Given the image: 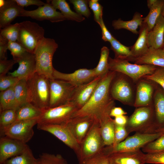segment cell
<instances>
[{"mask_svg": "<svg viewBox=\"0 0 164 164\" xmlns=\"http://www.w3.org/2000/svg\"><path fill=\"white\" fill-rule=\"evenodd\" d=\"M157 0H147V6L150 9L151 7L155 3Z\"/></svg>", "mask_w": 164, "mask_h": 164, "instance_id": "cell-55", "label": "cell"}, {"mask_svg": "<svg viewBox=\"0 0 164 164\" xmlns=\"http://www.w3.org/2000/svg\"><path fill=\"white\" fill-rule=\"evenodd\" d=\"M16 109H12L3 111L0 114V135L5 136L6 130L16 121Z\"/></svg>", "mask_w": 164, "mask_h": 164, "instance_id": "cell-33", "label": "cell"}, {"mask_svg": "<svg viewBox=\"0 0 164 164\" xmlns=\"http://www.w3.org/2000/svg\"><path fill=\"white\" fill-rule=\"evenodd\" d=\"M125 128L129 134L135 132L143 134L156 133V124L153 105L137 108L128 117Z\"/></svg>", "mask_w": 164, "mask_h": 164, "instance_id": "cell-3", "label": "cell"}, {"mask_svg": "<svg viewBox=\"0 0 164 164\" xmlns=\"http://www.w3.org/2000/svg\"><path fill=\"white\" fill-rule=\"evenodd\" d=\"M150 80L142 78L136 83L134 107L137 108L152 104L154 87Z\"/></svg>", "mask_w": 164, "mask_h": 164, "instance_id": "cell-19", "label": "cell"}, {"mask_svg": "<svg viewBox=\"0 0 164 164\" xmlns=\"http://www.w3.org/2000/svg\"><path fill=\"white\" fill-rule=\"evenodd\" d=\"M17 63L14 59L0 60V77L6 75L15 64Z\"/></svg>", "mask_w": 164, "mask_h": 164, "instance_id": "cell-49", "label": "cell"}, {"mask_svg": "<svg viewBox=\"0 0 164 164\" xmlns=\"http://www.w3.org/2000/svg\"><path fill=\"white\" fill-rule=\"evenodd\" d=\"M116 74V72L109 70L101 78L88 101L75 113L73 117L87 116L99 122L103 118L110 115L111 110L115 107L110 91Z\"/></svg>", "mask_w": 164, "mask_h": 164, "instance_id": "cell-1", "label": "cell"}, {"mask_svg": "<svg viewBox=\"0 0 164 164\" xmlns=\"http://www.w3.org/2000/svg\"><path fill=\"white\" fill-rule=\"evenodd\" d=\"M36 160L29 147L22 154L7 160L3 164H36Z\"/></svg>", "mask_w": 164, "mask_h": 164, "instance_id": "cell-36", "label": "cell"}, {"mask_svg": "<svg viewBox=\"0 0 164 164\" xmlns=\"http://www.w3.org/2000/svg\"><path fill=\"white\" fill-rule=\"evenodd\" d=\"M161 15L163 17H164V4L162 7Z\"/></svg>", "mask_w": 164, "mask_h": 164, "instance_id": "cell-57", "label": "cell"}, {"mask_svg": "<svg viewBox=\"0 0 164 164\" xmlns=\"http://www.w3.org/2000/svg\"><path fill=\"white\" fill-rule=\"evenodd\" d=\"M153 96L155 119L159 129L164 126V94L157 91Z\"/></svg>", "mask_w": 164, "mask_h": 164, "instance_id": "cell-30", "label": "cell"}, {"mask_svg": "<svg viewBox=\"0 0 164 164\" xmlns=\"http://www.w3.org/2000/svg\"><path fill=\"white\" fill-rule=\"evenodd\" d=\"M20 6L24 8L31 5H36L40 7L44 5V3L40 0H14Z\"/></svg>", "mask_w": 164, "mask_h": 164, "instance_id": "cell-52", "label": "cell"}, {"mask_svg": "<svg viewBox=\"0 0 164 164\" xmlns=\"http://www.w3.org/2000/svg\"><path fill=\"white\" fill-rule=\"evenodd\" d=\"M156 132H160L162 134L164 133V126L161 128L158 129L156 131Z\"/></svg>", "mask_w": 164, "mask_h": 164, "instance_id": "cell-56", "label": "cell"}, {"mask_svg": "<svg viewBox=\"0 0 164 164\" xmlns=\"http://www.w3.org/2000/svg\"><path fill=\"white\" fill-rule=\"evenodd\" d=\"M105 146L101 134L99 122L95 120L80 144V152L77 156L79 163L102 152Z\"/></svg>", "mask_w": 164, "mask_h": 164, "instance_id": "cell-6", "label": "cell"}, {"mask_svg": "<svg viewBox=\"0 0 164 164\" xmlns=\"http://www.w3.org/2000/svg\"><path fill=\"white\" fill-rule=\"evenodd\" d=\"M111 164H144L145 154L140 149L111 153L108 154Z\"/></svg>", "mask_w": 164, "mask_h": 164, "instance_id": "cell-21", "label": "cell"}, {"mask_svg": "<svg viewBox=\"0 0 164 164\" xmlns=\"http://www.w3.org/2000/svg\"><path fill=\"white\" fill-rule=\"evenodd\" d=\"M132 61L137 64H148L164 68V55L161 48L150 47L145 53L134 59Z\"/></svg>", "mask_w": 164, "mask_h": 164, "instance_id": "cell-23", "label": "cell"}, {"mask_svg": "<svg viewBox=\"0 0 164 164\" xmlns=\"http://www.w3.org/2000/svg\"><path fill=\"white\" fill-rule=\"evenodd\" d=\"M45 30L36 22L26 21L20 23L17 42L27 51L33 53L39 41L44 37Z\"/></svg>", "mask_w": 164, "mask_h": 164, "instance_id": "cell-8", "label": "cell"}, {"mask_svg": "<svg viewBox=\"0 0 164 164\" xmlns=\"http://www.w3.org/2000/svg\"><path fill=\"white\" fill-rule=\"evenodd\" d=\"M24 9L14 1L6 0L5 5L0 7V28L2 29L10 24L17 17L21 16Z\"/></svg>", "mask_w": 164, "mask_h": 164, "instance_id": "cell-22", "label": "cell"}, {"mask_svg": "<svg viewBox=\"0 0 164 164\" xmlns=\"http://www.w3.org/2000/svg\"><path fill=\"white\" fill-rule=\"evenodd\" d=\"M100 26L102 32V39L105 42H110L114 37L108 29L104 22L103 19L98 23Z\"/></svg>", "mask_w": 164, "mask_h": 164, "instance_id": "cell-50", "label": "cell"}, {"mask_svg": "<svg viewBox=\"0 0 164 164\" xmlns=\"http://www.w3.org/2000/svg\"><path fill=\"white\" fill-rule=\"evenodd\" d=\"M162 133L157 132L143 134L135 132L134 135L128 137L124 140L113 147L105 146L104 150L109 154L112 152L132 151L140 150L148 143L155 140Z\"/></svg>", "mask_w": 164, "mask_h": 164, "instance_id": "cell-10", "label": "cell"}, {"mask_svg": "<svg viewBox=\"0 0 164 164\" xmlns=\"http://www.w3.org/2000/svg\"><path fill=\"white\" fill-rule=\"evenodd\" d=\"M53 77L55 79L63 80L77 87L91 81L96 77L94 69L82 68L70 73H63L54 69Z\"/></svg>", "mask_w": 164, "mask_h": 164, "instance_id": "cell-15", "label": "cell"}, {"mask_svg": "<svg viewBox=\"0 0 164 164\" xmlns=\"http://www.w3.org/2000/svg\"><path fill=\"white\" fill-rule=\"evenodd\" d=\"M129 134L125 126L115 125L114 140L111 146L113 147H115L126 138Z\"/></svg>", "mask_w": 164, "mask_h": 164, "instance_id": "cell-45", "label": "cell"}, {"mask_svg": "<svg viewBox=\"0 0 164 164\" xmlns=\"http://www.w3.org/2000/svg\"><path fill=\"white\" fill-rule=\"evenodd\" d=\"M20 27V23L10 24L2 29H0V36L9 41H17Z\"/></svg>", "mask_w": 164, "mask_h": 164, "instance_id": "cell-39", "label": "cell"}, {"mask_svg": "<svg viewBox=\"0 0 164 164\" xmlns=\"http://www.w3.org/2000/svg\"><path fill=\"white\" fill-rule=\"evenodd\" d=\"M36 164H67V162L60 154L43 152L37 159Z\"/></svg>", "mask_w": 164, "mask_h": 164, "instance_id": "cell-38", "label": "cell"}, {"mask_svg": "<svg viewBox=\"0 0 164 164\" xmlns=\"http://www.w3.org/2000/svg\"><path fill=\"white\" fill-rule=\"evenodd\" d=\"M164 4V0H157L149 9L148 14L144 18L143 21L147 24L149 32L153 28L161 15L162 9Z\"/></svg>", "mask_w": 164, "mask_h": 164, "instance_id": "cell-32", "label": "cell"}, {"mask_svg": "<svg viewBox=\"0 0 164 164\" xmlns=\"http://www.w3.org/2000/svg\"><path fill=\"white\" fill-rule=\"evenodd\" d=\"M108 62L110 70L122 73L135 83L145 76L152 74L158 67L150 65L132 64L126 59L110 57Z\"/></svg>", "mask_w": 164, "mask_h": 164, "instance_id": "cell-5", "label": "cell"}, {"mask_svg": "<svg viewBox=\"0 0 164 164\" xmlns=\"http://www.w3.org/2000/svg\"><path fill=\"white\" fill-rule=\"evenodd\" d=\"M161 50H162V51L163 53V54L164 55V45L161 48Z\"/></svg>", "mask_w": 164, "mask_h": 164, "instance_id": "cell-58", "label": "cell"}, {"mask_svg": "<svg viewBox=\"0 0 164 164\" xmlns=\"http://www.w3.org/2000/svg\"><path fill=\"white\" fill-rule=\"evenodd\" d=\"M127 114L120 107H113L111 110L110 116L111 117H117L125 115Z\"/></svg>", "mask_w": 164, "mask_h": 164, "instance_id": "cell-53", "label": "cell"}, {"mask_svg": "<svg viewBox=\"0 0 164 164\" xmlns=\"http://www.w3.org/2000/svg\"><path fill=\"white\" fill-rule=\"evenodd\" d=\"M58 45L53 39L44 37L39 43L34 52L36 73L53 79L54 68L52 64L53 56Z\"/></svg>", "mask_w": 164, "mask_h": 164, "instance_id": "cell-4", "label": "cell"}, {"mask_svg": "<svg viewBox=\"0 0 164 164\" xmlns=\"http://www.w3.org/2000/svg\"><path fill=\"white\" fill-rule=\"evenodd\" d=\"M142 149L146 153L164 151V133L155 140L146 144Z\"/></svg>", "mask_w": 164, "mask_h": 164, "instance_id": "cell-40", "label": "cell"}, {"mask_svg": "<svg viewBox=\"0 0 164 164\" xmlns=\"http://www.w3.org/2000/svg\"><path fill=\"white\" fill-rule=\"evenodd\" d=\"M78 110L71 101L55 107L49 108L43 111L37 124L65 125Z\"/></svg>", "mask_w": 164, "mask_h": 164, "instance_id": "cell-9", "label": "cell"}, {"mask_svg": "<svg viewBox=\"0 0 164 164\" xmlns=\"http://www.w3.org/2000/svg\"><path fill=\"white\" fill-rule=\"evenodd\" d=\"M15 99L19 108L27 102V80H20L14 87Z\"/></svg>", "mask_w": 164, "mask_h": 164, "instance_id": "cell-37", "label": "cell"}, {"mask_svg": "<svg viewBox=\"0 0 164 164\" xmlns=\"http://www.w3.org/2000/svg\"><path fill=\"white\" fill-rule=\"evenodd\" d=\"M70 2L73 5L76 13L87 18L90 16L91 13L88 6V0H70Z\"/></svg>", "mask_w": 164, "mask_h": 164, "instance_id": "cell-42", "label": "cell"}, {"mask_svg": "<svg viewBox=\"0 0 164 164\" xmlns=\"http://www.w3.org/2000/svg\"><path fill=\"white\" fill-rule=\"evenodd\" d=\"M95 120L87 116L74 117L65 125L69 128L80 145Z\"/></svg>", "mask_w": 164, "mask_h": 164, "instance_id": "cell-18", "label": "cell"}, {"mask_svg": "<svg viewBox=\"0 0 164 164\" xmlns=\"http://www.w3.org/2000/svg\"><path fill=\"white\" fill-rule=\"evenodd\" d=\"M79 164H111L108 155L103 150L92 156Z\"/></svg>", "mask_w": 164, "mask_h": 164, "instance_id": "cell-41", "label": "cell"}, {"mask_svg": "<svg viewBox=\"0 0 164 164\" xmlns=\"http://www.w3.org/2000/svg\"><path fill=\"white\" fill-rule=\"evenodd\" d=\"M26 144L7 136L0 138V164L22 154L29 147Z\"/></svg>", "mask_w": 164, "mask_h": 164, "instance_id": "cell-16", "label": "cell"}, {"mask_svg": "<svg viewBox=\"0 0 164 164\" xmlns=\"http://www.w3.org/2000/svg\"><path fill=\"white\" fill-rule=\"evenodd\" d=\"M19 63L18 68L9 75L19 80H27L36 72V62L34 54L26 52L22 56L16 60Z\"/></svg>", "mask_w": 164, "mask_h": 164, "instance_id": "cell-17", "label": "cell"}, {"mask_svg": "<svg viewBox=\"0 0 164 164\" xmlns=\"http://www.w3.org/2000/svg\"><path fill=\"white\" fill-rule=\"evenodd\" d=\"M127 76L116 72L110 87V94L112 99L123 104L134 106L135 93L131 79Z\"/></svg>", "mask_w": 164, "mask_h": 164, "instance_id": "cell-7", "label": "cell"}, {"mask_svg": "<svg viewBox=\"0 0 164 164\" xmlns=\"http://www.w3.org/2000/svg\"><path fill=\"white\" fill-rule=\"evenodd\" d=\"M148 40L149 47L160 49L164 45V17L161 15L153 28L149 32Z\"/></svg>", "mask_w": 164, "mask_h": 164, "instance_id": "cell-25", "label": "cell"}, {"mask_svg": "<svg viewBox=\"0 0 164 164\" xmlns=\"http://www.w3.org/2000/svg\"><path fill=\"white\" fill-rule=\"evenodd\" d=\"M27 102L43 111L49 107V79L37 73L27 80Z\"/></svg>", "mask_w": 164, "mask_h": 164, "instance_id": "cell-2", "label": "cell"}, {"mask_svg": "<svg viewBox=\"0 0 164 164\" xmlns=\"http://www.w3.org/2000/svg\"><path fill=\"white\" fill-rule=\"evenodd\" d=\"M102 77H96L91 81L76 87L70 101L74 104L78 110L88 101Z\"/></svg>", "mask_w": 164, "mask_h": 164, "instance_id": "cell-20", "label": "cell"}, {"mask_svg": "<svg viewBox=\"0 0 164 164\" xmlns=\"http://www.w3.org/2000/svg\"><path fill=\"white\" fill-rule=\"evenodd\" d=\"M160 85L164 90V68L158 67L152 74L142 77Z\"/></svg>", "mask_w": 164, "mask_h": 164, "instance_id": "cell-43", "label": "cell"}, {"mask_svg": "<svg viewBox=\"0 0 164 164\" xmlns=\"http://www.w3.org/2000/svg\"><path fill=\"white\" fill-rule=\"evenodd\" d=\"M19 80L16 77L9 75L0 77V91L15 86Z\"/></svg>", "mask_w": 164, "mask_h": 164, "instance_id": "cell-47", "label": "cell"}, {"mask_svg": "<svg viewBox=\"0 0 164 164\" xmlns=\"http://www.w3.org/2000/svg\"><path fill=\"white\" fill-rule=\"evenodd\" d=\"M14 86L0 93V112L9 109L19 108L15 96Z\"/></svg>", "mask_w": 164, "mask_h": 164, "instance_id": "cell-31", "label": "cell"}, {"mask_svg": "<svg viewBox=\"0 0 164 164\" xmlns=\"http://www.w3.org/2000/svg\"><path fill=\"white\" fill-rule=\"evenodd\" d=\"M145 163L164 164V151L149 153H145Z\"/></svg>", "mask_w": 164, "mask_h": 164, "instance_id": "cell-48", "label": "cell"}, {"mask_svg": "<svg viewBox=\"0 0 164 164\" xmlns=\"http://www.w3.org/2000/svg\"><path fill=\"white\" fill-rule=\"evenodd\" d=\"M21 16L29 17L39 21L47 20L52 22L66 20L61 12L57 11L52 5L50 0H47L44 5L39 7L35 10L28 11L24 9Z\"/></svg>", "mask_w": 164, "mask_h": 164, "instance_id": "cell-14", "label": "cell"}, {"mask_svg": "<svg viewBox=\"0 0 164 164\" xmlns=\"http://www.w3.org/2000/svg\"><path fill=\"white\" fill-rule=\"evenodd\" d=\"M37 128L52 134L78 155L80 145L66 125L38 124Z\"/></svg>", "mask_w": 164, "mask_h": 164, "instance_id": "cell-12", "label": "cell"}, {"mask_svg": "<svg viewBox=\"0 0 164 164\" xmlns=\"http://www.w3.org/2000/svg\"><path fill=\"white\" fill-rule=\"evenodd\" d=\"M9 41L0 36V60H7L6 53L8 50Z\"/></svg>", "mask_w": 164, "mask_h": 164, "instance_id": "cell-51", "label": "cell"}, {"mask_svg": "<svg viewBox=\"0 0 164 164\" xmlns=\"http://www.w3.org/2000/svg\"><path fill=\"white\" fill-rule=\"evenodd\" d=\"M144 18L141 13L136 12L130 20L124 21L120 18L113 20L112 25L115 29H125L132 32L134 34H138L137 29L138 26L142 24Z\"/></svg>", "mask_w": 164, "mask_h": 164, "instance_id": "cell-27", "label": "cell"}, {"mask_svg": "<svg viewBox=\"0 0 164 164\" xmlns=\"http://www.w3.org/2000/svg\"><path fill=\"white\" fill-rule=\"evenodd\" d=\"M8 48L11 52L13 59L15 61L27 51L17 42L9 41Z\"/></svg>", "mask_w": 164, "mask_h": 164, "instance_id": "cell-44", "label": "cell"}, {"mask_svg": "<svg viewBox=\"0 0 164 164\" xmlns=\"http://www.w3.org/2000/svg\"><path fill=\"white\" fill-rule=\"evenodd\" d=\"M101 135L105 146L112 145L114 141L115 125L114 120L109 115L99 121Z\"/></svg>", "mask_w": 164, "mask_h": 164, "instance_id": "cell-26", "label": "cell"}, {"mask_svg": "<svg viewBox=\"0 0 164 164\" xmlns=\"http://www.w3.org/2000/svg\"><path fill=\"white\" fill-rule=\"evenodd\" d=\"M88 5L93 12L94 20L98 23L103 19V7L99 3L98 0H89Z\"/></svg>", "mask_w": 164, "mask_h": 164, "instance_id": "cell-46", "label": "cell"}, {"mask_svg": "<svg viewBox=\"0 0 164 164\" xmlns=\"http://www.w3.org/2000/svg\"><path fill=\"white\" fill-rule=\"evenodd\" d=\"M149 31L147 24L143 22L139 26V36L135 43L130 47L133 60L145 53L149 47L148 44V36Z\"/></svg>", "mask_w": 164, "mask_h": 164, "instance_id": "cell-24", "label": "cell"}, {"mask_svg": "<svg viewBox=\"0 0 164 164\" xmlns=\"http://www.w3.org/2000/svg\"><path fill=\"white\" fill-rule=\"evenodd\" d=\"M38 119L16 121L5 131V136L26 143L33 137V127Z\"/></svg>", "mask_w": 164, "mask_h": 164, "instance_id": "cell-13", "label": "cell"}, {"mask_svg": "<svg viewBox=\"0 0 164 164\" xmlns=\"http://www.w3.org/2000/svg\"><path fill=\"white\" fill-rule=\"evenodd\" d=\"M111 49L114 52V58L126 59L132 61V56L130 47L125 46L120 43L114 37L110 42Z\"/></svg>", "mask_w": 164, "mask_h": 164, "instance_id": "cell-34", "label": "cell"}, {"mask_svg": "<svg viewBox=\"0 0 164 164\" xmlns=\"http://www.w3.org/2000/svg\"><path fill=\"white\" fill-rule=\"evenodd\" d=\"M128 117L125 115L115 117L114 119V124L116 125L125 126L128 122Z\"/></svg>", "mask_w": 164, "mask_h": 164, "instance_id": "cell-54", "label": "cell"}, {"mask_svg": "<svg viewBox=\"0 0 164 164\" xmlns=\"http://www.w3.org/2000/svg\"><path fill=\"white\" fill-rule=\"evenodd\" d=\"M51 4L56 9H58L66 19L78 22L85 19L82 15L72 11L69 4L65 0H50Z\"/></svg>", "mask_w": 164, "mask_h": 164, "instance_id": "cell-29", "label": "cell"}, {"mask_svg": "<svg viewBox=\"0 0 164 164\" xmlns=\"http://www.w3.org/2000/svg\"><path fill=\"white\" fill-rule=\"evenodd\" d=\"M49 108H53L70 101L76 87L67 82L54 78L50 79Z\"/></svg>", "mask_w": 164, "mask_h": 164, "instance_id": "cell-11", "label": "cell"}, {"mask_svg": "<svg viewBox=\"0 0 164 164\" xmlns=\"http://www.w3.org/2000/svg\"><path fill=\"white\" fill-rule=\"evenodd\" d=\"M43 111L27 102L16 110V121L39 119Z\"/></svg>", "mask_w": 164, "mask_h": 164, "instance_id": "cell-28", "label": "cell"}, {"mask_svg": "<svg viewBox=\"0 0 164 164\" xmlns=\"http://www.w3.org/2000/svg\"><path fill=\"white\" fill-rule=\"evenodd\" d=\"M109 53V50L107 47L104 46L101 48L98 63L94 69L96 77H103L109 71L108 62Z\"/></svg>", "mask_w": 164, "mask_h": 164, "instance_id": "cell-35", "label": "cell"}]
</instances>
